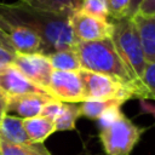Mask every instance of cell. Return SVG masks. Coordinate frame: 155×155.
<instances>
[{"mask_svg": "<svg viewBox=\"0 0 155 155\" xmlns=\"http://www.w3.org/2000/svg\"><path fill=\"white\" fill-rule=\"evenodd\" d=\"M155 97V62H147L140 76L134 84V98L154 99Z\"/></svg>", "mask_w": 155, "mask_h": 155, "instance_id": "17", "label": "cell"}, {"mask_svg": "<svg viewBox=\"0 0 155 155\" xmlns=\"http://www.w3.org/2000/svg\"><path fill=\"white\" fill-rule=\"evenodd\" d=\"M63 104L62 102L57 101V99H51L48 101L44 107H42V110H41V114L40 116H45V117H48L51 120H54L62 111L63 109Z\"/></svg>", "mask_w": 155, "mask_h": 155, "instance_id": "23", "label": "cell"}, {"mask_svg": "<svg viewBox=\"0 0 155 155\" xmlns=\"http://www.w3.org/2000/svg\"><path fill=\"white\" fill-rule=\"evenodd\" d=\"M125 102L120 99H85L79 103L80 114L92 120H98L114 108H120Z\"/></svg>", "mask_w": 155, "mask_h": 155, "instance_id": "16", "label": "cell"}, {"mask_svg": "<svg viewBox=\"0 0 155 155\" xmlns=\"http://www.w3.org/2000/svg\"><path fill=\"white\" fill-rule=\"evenodd\" d=\"M12 65L16 67L28 80H30L38 87L48 92V85L53 69L46 54L30 53L21 54L16 53Z\"/></svg>", "mask_w": 155, "mask_h": 155, "instance_id": "7", "label": "cell"}, {"mask_svg": "<svg viewBox=\"0 0 155 155\" xmlns=\"http://www.w3.org/2000/svg\"><path fill=\"white\" fill-rule=\"evenodd\" d=\"M15 54L16 53H11L4 48H0V71L6 67H8L10 64H12Z\"/></svg>", "mask_w": 155, "mask_h": 155, "instance_id": "25", "label": "cell"}, {"mask_svg": "<svg viewBox=\"0 0 155 155\" xmlns=\"http://www.w3.org/2000/svg\"><path fill=\"white\" fill-rule=\"evenodd\" d=\"M0 48H4V50H6V51H8L11 53H16V51H15L10 39H8V36L6 35V33L1 28H0Z\"/></svg>", "mask_w": 155, "mask_h": 155, "instance_id": "26", "label": "cell"}, {"mask_svg": "<svg viewBox=\"0 0 155 155\" xmlns=\"http://www.w3.org/2000/svg\"><path fill=\"white\" fill-rule=\"evenodd\" d=\"M0 16L35 31L44 42L45 54L75 48L69 17L33 8L24 2L0 4Z\"/></svg>", "mask_w": 155, "mask_h": 155, "instance_id": "1", "label": "cell"}, {"mask_svg": "<svg viewBox=\"0 0 155 155\" xmlns=\"http://www.w3.org/2000/svg\"><path fill=\"white\" fill-rule=\"evenodd\" d=\"M113 34L110 36L116 52L130 70L134 84L140 76L147 61L139 44L136 28L131 18H121L113 21Z\"/></svg>", "mask_w": 155, "mask_h": 155, "instance_id": "4", "label": "cell"}, {"mask_svg": "<svg viewBox=\"0 0 155 155\" xmlns=\"http://www.w3.org/2000/svg\"><path fill=\"white\" fill-rule=\"evenodd\" d=\"M85 99H120L126 102L134 98V90L107 75L80 69L78 71Z\"/></svg>", "mask_w": 155, "mask_h": 155, "instance_id": "5", "label": "cell"}, {"mask_svg": "<svg viewBox=\"0 0 155 155\" xmlns=\"http://www.w3.org/2000/svg\"><path fill=\"white\" fill-rule=\"evenodd\" d=\"M47 58H48L53 70L79 71L81 69L75 48L62 50V51L50 53V54H47Z\"/></svg>", "mask_w": 155, "mask_h": 155, "instance_id": "18", "label": "cell"}, {"mask_svg": "<svg viewBox=\"0 0 155 155\" xmlns=\"http://www.w3.org/2000/svg\"><path fill=\"white\" fill-rule=\"evenodd\" d=\"M136 13H140L144 16H155V0H143Z\"/></svg>", "mask_w": 155, "mask_h": 155, "instance_id": "24", "label": "cell"}, {"mask_svg": "<svg viewBox=\"0 0 155 155\" xmlns=\"http://www.w3.org/2000/svg\"><path fill=\"white\" fill-rule=\"evenodd\" d=\"M51 99L54 98L48 94H36V93L12 97L8 98L7 113L13 111L18 115V117L22 119L35 117L41 114L42 107Z\"/></svg>", "mask_w": 155, "mask_h": 155, "instance_id": "12", "label": "cell"}, {"mask_svg": "<svg viewBox=\"0 0 155 155\" xmlns=\"http://www.w3.org/2000/svg\"><path fill=\"white\" fill-rule=\"evenodd\" d=\"M7 104H8V98L0 90V120L7 114Z\"/></svg>", "mask_w": 155, "mask_h": 155, "instance_id": "27", "label": "cell"}, {"mask_svg": "<svg viewBox=\"0 0 155 155\" xmlns=\"http://www.w3.org/2000/svg\"><path fill=\"white\" fill-rule=\"evenodd\" d=\"M0 28L8 36L16 53L45 54L44 42H42L41 38L31 29H29L22 24L15 23L2 16H0Z\"/></svg>", "mask_w": 155, "mask_h": 155, "instance_id": "9", "label": "cell"}, {"mask_svg": "<svg viewBox=\"0 0 155 155\" xmlns=\"http://www.w3.org/2000/svg\"><path fill=\"white\" fill-rule=\"evenodd\" d=\"M24 131L31 143H44L53 132H56L53 120L45 116L23 119Z\"/></svg>", "mask_w": 155, "mask_h": 155, "instance_id": "14", "label": "cell"}, {"mask_svg": "<svg viewBox=\"0 0 155 155\" xmlns=\"http://www.w3.org/2000/svg\"><path fill=\"white\" fill-rule=\"evenodd\" d=\"M69 25L76 42L103 40L113 34L111 22L88 16L78 10L69 16Z\"/></svg>", "mask_w": 155, "mask_h": 155, "instance_id": "6", "label": "cell"}, {"mask_svg": "<svg viewBox=\"0 0 155 155\" xmlns=\"http://www.w3.org/2000/svg\"><path fill=\"white\" fill-rule=\"evenodd\" d=\"M48 93L62 103L79 104L85 101L82 84L78 71L53 70L48 85Z\"/></svg>", "mask_w": 155, "mask_h": 155, "instance_id": "8", "label": "cell"}, {"mask_svg": "<svg viewBox=\"0 0 155 155\" xmlns=\"http://www.w3.org/2000/svg\"><path fill=\"white\" fill-rule=\"evenodd\" d=\"M0 140H1V138H0Z\"/></svg>", "mask_w": 155, "mask_h": 155, "instance_id": "30", "label": "cell"}, {"mask_svg": "<svg viewBox=\"0 0 155 155\" xmlns=\"http://www.w3.org/2000/svg\"><path fill=\"white\" fill-rule=\"evenodd\" d=\"M147 62H155V16L136 13L131 17Z\"/></svg>", "mask_w": 155, "mask_h": 155, "instance_id": "11", "label": "cell"}, {"mask_svg": "<svg viewBox=\"0 0 155 155\" xmlns=\"http://www.w3.org/2000/svg\"><path fill=\"white\" fill-rule=\"evenodd\" d=\"M78 11L92 17L108 21V8L104 0H81Z\"/></svg>", "mask_w": 155, "mask_h": 155, "instance_id": "21", "label": "cell"}, {"mask_svg": "<svg viewBox=\"0 0 155 155\" xmlns=\"http://www.w3.org/2000/svg\"><path fill=\"white\" fill-rule=\"evenodd\" d=\"M80 1H81V0H79V2H80Z\"/></svg>", "mask_w": 155, "mask_h": 155, "instance_id": "29", "label": "cell"}, {"mask_svg": "<svg viewBox=\"0 0 155 155\" xmlns=\"http://www.w3.org/2000/svg\"><path fill=\"white\" fill-rule=\"evenodd\" d=\"M98 120L99 139L107 155H130L144 131L124 115L120 108L109 110Z\"/></svg>", "mask_w": 155, "mask_h": 155, "instance_id": "3", "label": "cell"}, {"mask_svg": "<svg viewBox=\"0 0 155 155\" xmlns=\"http://www.w3.org/2000/svg\"><path fill=\"white\" fill-rule=\"evenodd\" d=\"M0 90L7 98L18 97L23 94H48L45 90L34 85L30 80H28L16 67L10 64L5 69L0 71ZM52 97V96H51Z\"/></svg>", "mask_w": 155, "mask_h": 155, "instance_id": "10", "label": "cell"}, {"mask_svg": "<svg viewBox=\"0 0 155 155\" xmlns=\"http://www.w3.org/2000/svg\"><path fill=\"white\" fill-rule=\"evenodd\" d=\"M81 116L79 104L64 103L61 114L53 120L54 128L57 131H73L75 130V122Z\"/></svg>", "mask_w": 155, "mask_h": 155, "instance_id": "20", "label": "cell"}, {"mask_svg": "<svg viewBox=\"0 0 155 155\" xmlns=\"http://www.w3.org/2000/svg\"><path fill=\"white\" fill-rule=\"evenodd\" d=\"M25 5L56 15L70 16L79 8V0H19Z\"/></svg>", "mask_w": 155, "mask_h": 155, "instance_id": "15", "label": "cell"}, {"mask_svg": "<svg viewBox=\"0 0 155 155\" xmlns=\"http://www.w3.org/2000/svg\"><path fill=\"white\" fill-rule=\"evenodd\" d=\"M75 51L82 70L107 75L134 90V80L116 52L110 38L97 41L76 42Z\"/></svg>", "mask_w": 155, "mask_h": 155, "instance_id": "2", "label": "cell"}, {"mask_svg": "<svg viewBox=\"0 0 155 155\" xmlns=\"http://www.w3.org/2000/svg\"><path fill=\"white\" fill-rule=\"evenodd\" d=\"M0 138L7 143L17 145H27L31 143L24 131L23 119L8 114L0 120Z\"/></svg>", "mask_w": 155, "mask_h": 155, "instance_id": "13", "label": "cell"}, {"mask_svg": "<svg viewBox=\"0 0 155 155\" xmlns=\"http://www.w3.org/2000/svg\"><path fill=\"white\" fill-rule=\"evenodd\" d=\"M104 1L108 8V15L110 18H113V21H117L127 16L130 0H104Z\"/></svg>", "mask_w": 155, "mask_h": 155, "instance_id": "22", "label": "cell"}, {"mask_svg": "<svg viewBox=\"0 0 155 155\" xmlns=\"http://www.w3.org/2000/svg\"><path fill=\"white\" fill-rule=\"evenodd\" d=\"M0 155H52L44 143H30L27 145L11 144L0 140Z\"/></svg>", "mask_w": 155, "mask_h": 155, "instance_id": "19", "label": "cell"}, {"mask_svg": "<svg viewBox=\"0 0 155 155\" xmlns=\"http://www.w3.org/2000/svg\"><path fill=\"white\" fill-rule=\"evenodd\" d=\"M143 0H130L128 1V8H127V18H131L132 16L136 15L137 10H138V6L139 4L142 2Z\"/></svg>", "mask_w": 155, "mask_h": 155, "instance_id": "28", "label": "cell"}]
</instances>
